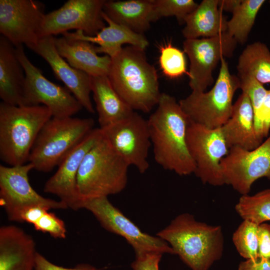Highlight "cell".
Wrapping results in <instances>:
<instances>
[{
  "label": "cell",
  "instance_id": "7a4b0ae2",
  "mask_svg": "<svg viewBox=\"0 0 270 270\" xmlns=\"http://www.w3.org/2000/svg\"><path fill=\"white\" fill-rule=\"evenodd\" d=\"M156 236L166 242L174 254L191 270H209L223 254L222 227L198 222L189 213L176 216Z\"/></svg>",
  "mask_w": 270,
  "mask_h": 270
},
{
  "label": "cell",
  "instance_id": "9a60e30c",
  "mask_svg": "<svg viewBox=\"0 0 270 270\" xmlns=\"http://www.w3.org/2000/svg\"><path fill=\"white\" fill-rule=\"evenodd\" d=\"M100 129L129 166H135L142 174L148 170V152L152 145L148 120L134 112L127 118Z\"/></svg>",
  "mask_w": 270,
  "mask_h": 270
},
{
  "label": "cell",
  "instance_id": "6da1fadb",
  "mask_svg": "<svg viewBox=\"0 0 270 270\" xmlns=\"http://www.w3.org/2000/svg\"><path fill=\"white\" fill-rule=\"evenodd\" d=\"M148 122L157 164L180 176L194 174L196 165L186 139L189 120L176 99L162 93L157 108Z\"/></svg>",
  "mask_w": 270,
  "mask_h": 270
},
{
  "label": "cell",
  "instance_id": "3957f363",
  "mask_svg": "<svg viewBox=\"0 0 270 270\" xmlns=\"http://www.w3.org/2000/svg\"><path fill=\"white\" fill-rule=\"evenodd\" d=\"M110 81L116 92L134 110L150 112L160 96L155 68L148 61L144 50L123 47L111 58Z\"/></svg>",
  "mask_w": 270,
  "mask_h": 270
},
{
  "label": "cell",
  "instance_id": "4316f807",
  "mask_svg": "<svg viewBox=\"0 0 270 270\" xmlns=\"http://www.w3.org/2000/svg\"><path fill=\"white\" fill-rule=\"evenodd\" d=\"M238 74H248L264 84L270 83V52L257 42L248 45L239 56Z\"/></svg>",
  "mask_w": 270,
  "mask_h": 270
},
{
  "label": "cell",
  "instance_id": "5bb4252c",
  "mask_svg": "<svg viewBox=\"0 0 270 270\" xmlns=\"http://www.w3.org/2000/svg\"><path fill=\"white\" fill-rule=\"evenodd\" d=\"M106 0H68L59 8L45 14L39 38L71 30L94 36L105 27L102 17Z\"/></svg>",
  "mask_w": 270,
  "mask_h": 270
},
{
  "label": "cell",
  "instance_id": "74e56055",
  "mask_svg": "<svg viewBox=\"0 0 270 270\" xmlns=\"http://www.w3.org/2000/svg\"><path fill=\"white\" fill-rule=\"evenodd\" d=\"M258 258L270 260V224L258 226Z\"/></svg>",
  "mask_w": 270,
  "mask_h": 270
},
{
  "label": "cell",
  "instance_id": "e0dca14e",
  "mask_svg": "<svg viewBox=\"0 0 270 270\" xmlns=\"http://www.w3.org/2000/svg\"><path fill=\"white\" fill-rule=\"evenodd\" d=\"M102 135V130L93 128L66 156L56 172L46 182L45 192L56 196L68 208H82L83 200L77 187L78 172L84 156Z\"/></svg>",
  "mask_w": 270,
  "mask_h": 270
},
{
  "label": "cell",
  "instance_id": "d6986e66",
  "mask_svg": "<svg viewBox=\"0 0 270 270\" xmlns=\"http://www.w3.org/2000/svg\"><path fill=\"white\" fill-rule=\"evenodd\" d=\"M33 238L15 226L0 228V270H34L36 254Z\"/></svg>",
  "mask_w": 270,
  "mask_h": 270
},
{
  "label": "cell",
  "instance_id": "f1b7e54d",
  "mask_svg": "<svg viewBox=\"0 0 270 270\" xmlns=\"http://www.w3.org/2000/svg\"><path fill=\"white\" fill-rule=\"evenodd\" d=\"M235 210L243 220L258 225L270 221V188L252 196H242L235 206Z\"/></svg>",
  "mask_w": 270,
  "mask_h": 270
},
{
  "label": "cell",
  "instance_id": "ac0fdd59",
  "mask_svg": "<svg viewBox=\"0 0 270 270\" xmlns=\"http://www.w3.org/2000/svg\"><path fill=\"white\" fill-rule=\"evenodd\" d=\"M30 50L50 65L56 77L62 81L87 111L94 110L90 100L92 76L71 66L58 53L52 36L42 37Z\"/></svg>",
  "mask_w": 270,
  "mask_h": 270
},
{
  "label": "cell",
  "instance_id": "cb8c5ba5",
  "mask_svg": "<svg viewBox=\"0 0 270 270\" xmlns=\"http://www.w3.org/2000/svg\"><path fill=\"white\" fill-rule=\"evenodd\" d=\"M103 12L113 22L142 34L156 21L152 0H106Z\"/></svg>",
  "mask_w": 270,
  "mask_h": 270
},
{
  "label": "cell",
  "instance_id": "f546056e",
  "mask_svg": "<svg viewBox=\"0 0 270 270\" xmlns=\"http://www.w3.org/2000/svg\"><path fill=\"white\" fill-rule=\"evenodd\" d=\"M258 226L243 220L232 234V240L238 252L246 260L258 258Z\"/></svg>",
  "mask_w": 270,
  "mask_h": 270
},
{
  "label": "cell",
  "instance_id": "836d02e7",
  "mask_svg": "<svg viewBox=\"0 0 270 270\" xmlns=\"http://www.w3.org/2000/svg\"><path fill=\"white\" fill-rule=\"evenodd\" d=\"M36 230L49 234L56 238H65L66 230L64 222L54 213L46 212L34 225Z\"/></svg>",
  "mask_w": 270,
  "mask_h": 270
},
{
  "label": "cell",
  "instance_id": "44dd1931",
  "mask_svg": "<svg viewBox=\"0 0 270 270\" xmlns=\"http://www.w3.org/2000/svg\"><path fill=\"white\" fill-rule=\"evenodd\" d=\"M54 42L59 54L72 68L92 76H108L111 58L98 56L93 44L63 35L54 37Z\"/></svg>",
  "mask_w": 270,
  "mask_h": 270
},
{
  "label": "cell",
  "instance_id": "8fae6325",
  "mask_svg": "<svg viewBox=\"0 0 270 270\" xmlns=\"http://www.w3.org/2000/svg\"><path fill=\"white\" fill-rule=\"evenodd\" d=\"M188 148L195 165L194 174L202 182L214 186L224 184L220 162L228 153L221 127L209 128L189 121Z\"/></svg>",
  "mask_w": 270,
  "mask_h": 270
},
{
  "label": "cell",
  "instance_id": "d4e9b609",
  "mask_svg": "<svg viewBox=\"0 0 270 270\" xmlns=\"http://www.w3.org/2000/svg\"><path fill=\"white\" fill-rule=\"evenodd\" d=\"M219 0H204L185 19L186 39L211 38L226 31L228 20L218 7Z\"/></svg>",
  "mask_w": 270,
  "mask_h": 270
},
{
  "label": "cell",
  "instance_id": "1f68e13d",
  "mask_svg": "<svg viewBox=\"0 0 270 270\" xmlns=\"http://www.w3.org/2000/svg\"><path fill=\"white\" fill-rule=\"evenodd\" d=\"M156 21L163 17L175 16L184 23L198 4L193 0H152Z\"/></svg>",
  "mask_w": 270,
  "mask_h": 270
},
{
  "label": "cell",
  "instance_id": "7c38bea8",
  "mask_svg": "<svg viewBox=\"0 0 270 270\" xmlns=\"http://www.w3.org/2000/svg\"><path fill=\"white\" fill-rule=\"evenodd\" d=\"M237 42L227 32L211 38L186 39L184 52L190 60L189 86L206 92L214 82L212 72L222 58L232 56Z\"/></svg>",
  "mask_w": 270,
  "mask_h": 270
},
{
  "label": "cell",
  "instance_id": "603a6c76",
  "mask_svg": "<svg viewBox=\"0 0 270 270\" xmlns=\"http://www.w3.org/2000/svg\"><path fill=\"white\" fill-rule=\"evenodd\" d=\"M25 72L15 46L0 36V97L2 102L23 106Z\"/></svg>",
  "mask_w": 270,
  "mask_h": 270
},
{
  "label": "cell",
  "instance_id": "83f0119b",
  "mask_svg": "<svg viewBox=\"0 0 270 270\" xmlns=\"http://www.w3.org/2000/svg\"><path fill=\"white\" fill-rule=\"evenodd\" d=\"M265 0H242L228 20L227 32L237 43L244 44Z\"/></svg>",
  "mask_w": 270,
  "mask_h": 270
},
{
  "label": "cell",
  "instance_id": "8992f818",
  "mask_svg": "<svg viewBox=\"0 0 270 270\" xmlns=\"http://www.w3.org/2000/svg\"><path fill=\"white\" fill-rule=\"evenodd\" d=\"M94 124L92 118L52 117L38 134L28 162L38 171L50 172L94 128Z\"/></svg>",
  "mask_w": 270,
  "mask_h": 270
},
{
  "label": "cell",
  "instance_id": "5b68a950",
  "mask_svg": "<svg viewBox=\"0 0 270 270\" xmlns=\"http://www.w3.org/2000/svg\"><path fill=\"white\" fill-rule=\"evenodd\" d=\"M128 166L102 134L80 168L77 187L80 197L84 200L121 192L127 184Z\"/></svg>",
  "mask_w": 270,
  "mask_h": 270
},
{
  "label": "cell",
  "instance_id": "d590c367",
  "mask_svg": "<svg viewBox=\"0 0 270 270\" xmlns=\"http://www.w3.org/2000/svg\"><path fill=\"white\" fill-rule=\"evenodd\" d=\"M162 254L150 252L136 258L130 266L133 270H160L159 264Z\"/></svg>",
  "mask_w": 270,
  "mask_h": 270
},
{
  "label": "cell",
  "instance_id": "ab89813d",
  "mask_svg": "<svg viewBox=\"0 0 270 270\" xmlns=\"http://www.w3.org/2000/svg\"><path fill=\"white\" fill-rule=\"evenodd\" d=\"M238 270H270V260L258 258L241 262Z\"/></svg>",
  "mask_w": 270,
  "mask_h": 270
},
{
  "label": "cell",
  "instance_id": "ba28073f",
  "mask_svg": "<svg viewBox=\"0 0 270 270\" xmlns=\"http://www.w3.org/2000/svg\"><path fill=\"white\" fill-rule=\"evenodd\" d=\"M82 208L91 212L106 230L124 238L132 248L136 258L150 252L174 254L166 242L157 236H152L141 230L108 197L84 200Z\"/></svg>",
  "mask_w": 270,
  "mask_h": 270
},
{
  "label": "cell",
  "instance_id": "4fadbf2b",
  "mask_svg": "<svg viewBox=\"0 0 270 270\" xmlns=\"http://www.w3.org/2000/svg\"><path fill=\"white\" fill-rule=\"evenodd\" d=\"M220 169L224 184L242 196L248 194L256 180L263 177L270 180V136L252 150L230 148L220 162Z\"/></svg>",
  "mask_w": 270,
  "mask_h": 270
},
{
  "label": "cell",
  "instance_id": "f35d334b",
  "mask_svg": "<svg viewBox=\"0 0 270 270\" xmlns=\"http://www.w3.org/2000/svg\"><path fill=\"white\" fill-rule=\"evenodd\" d=\"M49 210L46 208L40 206L28 208L22 214V222H26L34 225L46 212Z\"/></svg>",
  "mask_w": 270,
  "mask_h": 270
},
{
  "label": "cell",
  "instance_id": "484cf974",
  "mask_svg": "<svg viewBox=\"0 0 270 270\" xmlns=\"http://www.w3.org/2000/svg\"><path fill=\"white\" fill-rule=\"evenodd\" d=\"M92 92L100 128L127 118L134 112L114 90L108 76H92Z\"/></svg>",
  "mask_w": 270,
  "mask_h": 270
},
{
  "label": "cell",
  "instance_id": "e575fe53",
  "mask_svg": "<svg viewBox=\"0 0 270 270\" xmlns=\"http://www.w3.org/2000/svg\"><path fill=\"white\" fill-rule=\"evenodd\" d=\"M254 124L257 137L262 142L270 130V89L268 90L260 108L254 114Z\"/></svg>",
  "mask_w": 270,
  "mask_h": 270
},
{
  "label": "cell",
  "instance_id": "d6a6232c",
  "mask_svg": "<svg viewBox=\"0 0 270 270\" xmlns=\"http://www.w3.org/2000/svg\"><path fill=\"white\" fill-rule=\"evenodd\" d=\"M237 76L240 80V88L248 96L254 114L261 106L268 90L252 76L238 74Z\"/></svg>",
  "mask_w": 270,
  "mask_h": 270
},
{
  "label": "cell",
  "instance_id": "9c48e42d",
  "mask_svg": "<svg viewBox=\"0 0 270 270\" xmlns=\"http://www.w3.org/2000/svg\"><path fill=\"white\" fill-rule=\"evenodd\" d=\"M15 48L26 76L23 106H45L56 118L72 116L82 110L81 104L66 88L48 80L31 62L23 46Z\"/></svg>",
  "mask_w": 270,
  "mask_h": 270
},
{
  "label": "cell",
  "instance_id": "2e32d148",
  "mask_svg": "<svg viewBox=\"0 0 270 270\" xmlns=\"http://www.w3.org/2000/svg\"><path fill=\"white\" fill-rule=\"evenodd\" d=\"M44 4L36 0H0V32L15 47L30 49L39 40Z\"/></svg>",
  "mask_w": 270,
  "mask_h": 270
},
{
  "label": "cell",
  "instance_id": "ffe728a7",
  "mask_svg": "<svg viewBox=\"0 0 270 270\" xmlns=\"http://www.w3.org/2000/svg\"><path fill=\"white\" fill-rule=\"evenodd\" d=\"M102 17L107 26L94 36H88L82 30L74 32H65L62 34L68 38L88 41L96 44L98 54H104L112 58L118 54L123 48L122 45L128 44L145 50L149 42L146 37L136 33L128 28L118 24L102 13Z\"/></svg>",
  "mask_w": 270,
  "mask_h": 270
},
{
  "label": "cell",
  "instance_id": "60d3db41",
  "mask_svg": "<svg viewBox=\"0 0 270 270\" xmlns=\"http://www.w3.org/2000/svg\"><path fill=\"white\" fill-rule=\"evenodd\" d=\"M242 0H219L218 7L222 10L232 12Z\"/></svg>",
  "mask_w": 270,
  "mask_h": 270
},
{
  "label": "cell",
  "instance_id": "4dcf8cb0",
  "mask_svg": "<svg viewBox=\"0 0 270 270\" xmlns=\"http://www.w3.org/2000/svg\"><path fill=\"white\" fill-rule=\"evenodd\" d=\"M159 64L164 75L170 78H176L184 74L188 76L184 52L171 42L160 46Z\"/></svg>",
  "mask_w": 270,
  "mask_h": 270
},
{
  "label": "cell",
  "instance_id": "b9f144b4",
  "mask_svg": "<svg viewBox=\"0 0 270 270\" xmlns=\"http://www.w3.org/2000/svg\"><path fill=\"white\" fill-rule=\"evenodd\" d=\"M269 2L270 3V0L269 1Z\"/></svg>",
  "mask_w": 270,
  "mask_h": 270
},
{
  "label": "cell",
  "instance_id": "8d00e7d4",
  "mask_svg": "<svg viewBox=\"0 0 270 270\" xmlns=\"http://www.w3.org/2000/svg\"><path fill=\"white\" fill-rule=\"evenodd\" d=\"M88 264H80L74 268H68L57 266L48 260L42 254L36 252L34 270H101Z\"/></svg>",
  "mask_w": 270,
  "mask_h": 270
},
{
  "label": "cell",
  "instance_id": "30bf717a",
  "mask_svg": "<svg viewBox=\"0 0 270 270\" xmlns=\"http://www.w3.org/2000/svg\"><path fill=\"white\" fill-rule=\"evenodd\" d=\"M33 169L30 162L15 166L0 165V205L10 221L22 222V214L33 206H42L48 210L68 208L60 200L44 198L32 188L28 175Z\"/></svg>",
  "mask_w": 270,
  "mask_h": 270
},
{
  "label": "cell",
  "instance_id": "277c9868",
  "mask_svg": "<svg viewBox=\"0 0 270 270\" xmlns=\"http://www.w3.org/2000/svg\"><path fill=\"white\" fill-rule=\"evenodd\" d=\"M52 117L45 106L0 103V158L10 166L28 162L40 130Z\"/></svg>",
  "mask_w": 270,
  "mask_h": 270
},
{
  "label": "cell",
  "instance_id": "52a82bcc",
  "mask_svg": "<svg viewBox=\"0 0 270 270\" xmlns=\"http://www.w3.org/2000/svg\"><path fill=\"white\" fill-rule=\"evenodd\" d=\"M240 88L238 76L230 74L225 58L216 82L209 91H192L178 103L189 121L209 128L222 126L230 116L234 94Z\"/></svg>",
  "mask_w": 270,
  "mask_h": 270
},
{
  "label": "cell",
  "instance_id": "7402d4cb",
  "mask_svg": "<svg viewBox=\"0 0 270 270\" xmlns=\"http://www.w3.org/2000/svg\"><path fill=\"white\" fill-rule=\"evenodd\" d=\"M221 129L229 148L238 146L252 150L262 142L256 133L252 104L243 92L234 103L230 116Z\"/></svg>",
  "mask_w": 270,
  "mask_h": 270
}]
</instances>
